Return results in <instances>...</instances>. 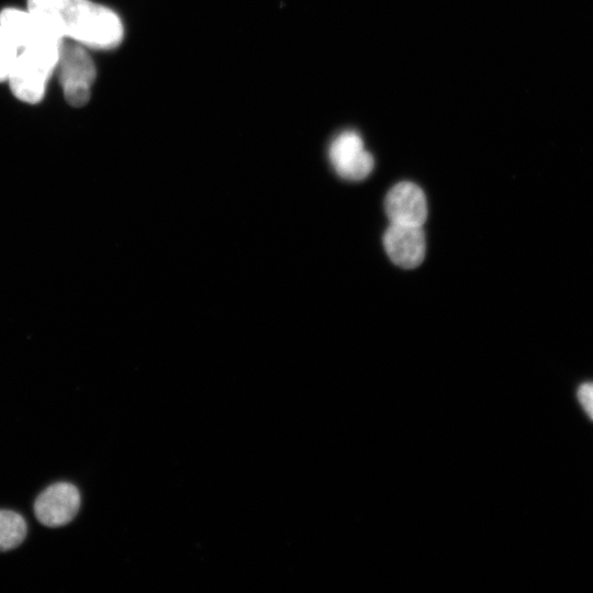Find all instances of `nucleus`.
Wrapping results in <instances>:
<instances>
[{
    "label": "nucleus",
    "instance_id": "6",
    "mask_svg": "<svg viewBox=\"0 0 593 593\" xmlns=\"http://www.w3.org/2000/svg\"><path fill=\"white\" fill-rule=\"evenodd\" d=\"M384 209L390 223L423 226L427 219V201L415 183L402 181L387 193Z\"/></svg>",
    "mask_w": 593,
    "mask_h": 593
},
{
    "label": "nucleus",
    "instance_id": "5",
    "mask_svg": "<svg viewBox=\"0 0 593 593\" xmlns=\"http://www.w3.org/2000/svg\"><path fill=\"white\" fill-rule=\"evenodd\" d=\"M80 506L78 489L69 482H57L46 488L34 502L37 521L47 527L70 523Z\"/></svg>",
    "mask_w": 593,
    "mask_h": 593
},
{
    "label": "nucleus",
    "instance_id": "10",
    "mask_svg": "<svg viewBox=\"0 0 593 593\" xmlns=\"http://www.w3.org/2000/svg\"><path fill=\"white\" fill-rule=\"evenodd\" d=\"M578 399L589 417L593 421V381L584 382L579 387Z\"/></svg>",
    "mask_w": 593,
    "mask_h": 593
},
{
    "label": "nucleus",
    "instance_id": "3",
    "mask_svg": "<svg viewBox=\"0 0 593 593\" xmlns=\"http://www.w3.org/2000/svg\"><path fill=\"white\" fill-rule=\"evenodd\" d=\"M55 71L66 101L75 108L85 105L97 76L96 65L86 46L64 40Z\"/></svg>",
    "mask_w": 593,
    "mask_h": 593
},
{
    "label": "nucleus",
    "instance_id": "4",
    "mask_svg": "<svg viewBox=\"0 0 593 593\" xmlns=\"http://www.w3.org/2000/svg\"><path fill=\"white\" fill-rule=\"evenodd\" d=\"M328 158L336 174L346 180L366 179L373 169L374 159L366 150L361 136L355 131H345L329 145Z\"/></svg>",
    "mask_w": 593,
    "mask_h": 593
},
{
    "label": "nucleus",
    "instance_id": "1",
    "mask_svg": "<svg viewBox=\"0 0 593 593\" xmlns=\"http://www.w3.org/2000/svg\"><path fill=\"white\" fill-rule=\"evenodd\" d=\"M27 10L59 37L86 47L112 49L123 40L120 16L90 0H27Z\"/></svg>",
    "mask_w": 593,
    "mask_h": 593
},
{
    "label": "nucleus",
    "instance_id": "8",
    "mask_svg": "<svg viewBox=\"0 0 593 593\" xmlns=\"http://www.w3.org/2000/svg\"><path fill=\"white\" fill-rule=\"evenodd\" d=\"M26 536L23 516L9 510H0V551L18 547Z\"/></svg>",
    "mask_w": 593,
    "mask_h": 593
},
{
    "label": "nucleus",
    "instance_id": "2",
    "mask_svg": "<svg viewBox=\"0 0 593 593\" xmlns=\"http://www.w3.org/2000/svg\"><path fill=\"white\" fill-rule=\"evenodd\" d=\"M10 36L19 48L8 77L11 91L23 102L37 103L42 100L46 83L56 69L64 38L36 16L19 23L10 32Z\"/></svg>",
    "mask_w": 593,
    "mask_h": 593
},
{
    "label": "nucleus",
    "instance_id": "9",
    "mask_svg": "<svg viewBox=\"0 0 593 593\" xmlns=\"http://www.w3.org/2000/svg\"><path fill=\"white\" fill-rule=\"evenodd\" d=\"M19 48L10 34L0 24V81L8 80Z\"/></svg>",
    "mask_w": 593,
    "mask_h": 593
},
{
    "label": "nucleus",
    "instance_id": "7",
    "mask_svg": "<svg viewBox=\"0 0 593 593\" xmlns=\"http://www.w3.org/2000/svg\"><path fill=\"white\" fill-rule=\"evenodd\" d=\"M383 246L393 264L404 269L416 268L426 251L422 226L390 223L383 234Z\"/></svg>",
    "mask_w": 593,
    "mask_h": 593
}]
</instances>
